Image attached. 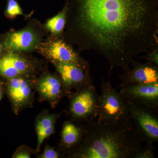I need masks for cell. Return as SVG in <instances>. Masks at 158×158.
Masks as SVG:
<instances>
[{
	"label": "cell",
	"mask_w": 158,
	"mask_h": 158,
	"mask_svg": "<svg viewBox=\"0 0 158 158\" xmlns=\"http://www.w3.org/2000/svg\"><path fill=\"white\" fill-rule=\"evenodd\" d=\"M63 37L79 54L93 50L107 60L110 76L158 44V0H65Z\"/></svg>",
	"instance_id": "obj_1"
},
{
	"label": "cell",
	"mask_w": 158,
	"mask_h": 158,
	"mask_svg": "<svg viewBox=\"0 0 158 158\" xmlns=\"http://www.w3.org/2000/svg\"><path fill=\"white\" fill-rule=\"evenodd\" d=\"M82 124L83 140L64 157L133 158L144 142L130 116L119 122L94 119Z\"/></svg>",
	"instance_id": "obj_2"
},
{
	"label": "cell",
	"mask_w": 158,
	"mask_h": 158,
	"mask_svg": "<svg viewBox=\"0 0 158 158\" xmlns=\"http://www.w3.org/2000/svg\"><path fill=\"white\" fill-rule=\"evenodd\" d=\"M49 34L39 20L30 19L23 28L11 29L1 34L0 43L4 50L14 51L31 54Z\"/></svg>",
	"instance_id": "obj_3"
},
{
	"label": "cell",
	"mask_w": 158,
	"mask_h": 158,
	"mask_svg": "<svg viewBox=\"0 0 158 158\" xmlns=\"http://www.w3.org/2000/svg\"><path fill=\"white\" fill-rule=\"evenodd\" d=\"M48 62L31 54L4 50L0 55V77L7 80L21 76H37L47 66Z\"/></svg>",
	"instance_id": "obj_4"
},
{
	"label": "cell",
	"mask_w": 158,
	"mask_h": 158,
	"mask_svg": "<svg viewBox=\"0 0 158 158\" xmlns=\"http://www.w3.org/2000/svg\"><path fill=\"white\" fill-rule=\"evenodd\" d=\"M66 97L69 100L66 115L72 121L82 124L97 119L100 95L93 84L71 92Z\"/></svg>",
	"instance_id": "obj_5"
},
{
	"label": "cell",
	"mask_w": 158,
	"mask_h": 158,
	"mask_svg": "<svg viewBox=\"0 0 158 158\" xmlns=\"http://www.w3.org/2000/svg\"><path fill=\"white\" fill-rule=\"evenodd\" d=\"M36 52L47 62H63L77 65L90 73L89 62L81 56L73 46L68 43L63 37L49 34L40 44Z\"/></svg>",
	"instance_id": "obj_6"
},
{
	"label": "cell",
	"mask_w": 158,
	"mask_h": 158,
	"mask_svg": "<svg viewBox=\"0 0 158 158\" xmlns=\"http://www.w3.org/2000/svg\"><path fill=\"white\" fill-rule=\"evenodd\" d=\"M109 81L102 79L101 94L99 101L98 114L96 120L99 122H119L130 117L124 98Z\"/></svg>",
	"instance_id": "obj_7"
},
{
	"label": "cell",
	"mask_w": 158,
	"mask_h": 158,
	"mask_svg": "<svg viewBox=\"0 0 158 158\" xmlns=\"http://www.w3.org/2000/svg\"><path fill=\"white\" fill-rule=\"evenodd\" d=\"M37 76H21L5 80L6 94L15 115H19L24 110L33 108Z\"/></svg>",
	"instance_id": "obj_8"
},
{
	"label": "cell",
	"mask_w": 158,
	"mask_h": 158,
	"mask_svg": "<svg viewBox=\"0 0 158 158\" xmlns=\"http://www.w3.org/2000/svg\"><path fill=\"white\" fill-rule=\"evenodd\" d=\"M124 99L130 117L144 142L157 143L158 109L148 107L129 100Z\"/></svg>",
	"instance_id": "obj_9"
},
{
	"label": "cell",
	"mask_w": 158,
	"mask_h": 158,
	"mask_svg": "<svg viewBox=\"0 0 158 158\" xmlns=\"http://www.w3.org/2000/svg\"><path fill=\"white\" fill-rule=\"evenodd\" d=\"M35 82V89L40 101L47 102L52 109H55L66 94L63 88L61 77L57 72L52 73L48 65L38 75Z\"/></svg>",
	"instance_id": "obj_10"
},
{
	"label": "cell",
	"mask_w": 158,
	"mask_h": 158,
	"mask_svg": "<svg viewBox=\"0 0 158 158\" xmlns=\"http://www.w3.org/2000/svg\"><path fill=\"white\" fill-rule=\"evenodd\" d=\"M52 64L62 79L66 96L73 89L78 90L93 84L90 73L77 65L58 62Z\"/></svg>",
	"instance_id": "obj_11"
},
{
	"label": "cell",
	"mask_w": 158,
	"mask_h": 158,
	"mask_svg": "<svg viewBox=\"0 0 158 158\" xmlns=\"http://www.w3.org/2000/svg\"><path fill=\"white\" fill-rule=\"evenodd\" d=\"M132 69H125L118 76L119 88L134 84H152L158 82V65L149 62L141 63L135 59L131 62Z\"/></svg>",
	"instance_id": "obj_12"
},
{
	"label": "cell",
	"mask_w": 158,
	"mask_h": 158,
	"mask_svg": "<svg viewBox=\"0 0 158 158\" xmlns=\"http://www.w3.org/2000/svg\"><path fill=\"white\" fill-rule=\"evenodd\" d=\"M119 93L125 99L154 109L158 108V82L134 84L121 88Z\"/></svg>",
	"instance_id": "obj_13"
},
{
	"label": "cell",
	"mask_w": 158,
	"mask_h": 158,
	"mask_svg": "<svg viewBox=\"0 0 158 158\" xmlns=\"http://www.w3.org/2000/svg\"><path fill=\"white\" fill-rule=\"evenodd\" d=\"M85 135L83 124H77L69 120L63 123L58 149L65 156L81 142Z\"/></svg>",
	"instance_id": "obj_14"
},
{
	"label": "cell",
	"mask_w": 158,
	"mask_h": 158,
	"mask_svg": "<svg viewBox=\"0 0 158 158\" xmlns=\"http://www.w3.org/2000/svg\"><path fill=\"white\" fill-rule=\"evenodd\" d=\"M62 113H51L48 110H44L36 116L35 127L37 136V153L40 151L44 140L55 133L56 123Z\"/></svg>",
	"instance_id": "obj_15"
},
{
	"label": "cell",
	"mask_w": 158,
	"mask_h": 158,
	"mask_svg": "<svg viewBox=\"0 0 158 158\" xmlns=\"http://www.w3.org/2000/svg\"><path fill=\"white\" fill-rule=\"evenodd\" d=\"M67 8L65 4L62 10L44 24V28L49 34L59 37H63L66 24Z\"/></svg>",
	"instance_id": "obj_16"
},
{
	"label": "cell",
	"mask_w": 158,
	"mask_h": 158,
	"mask_svg": "<svg viewBox=\"0 0 158 158\" xmlns=\"http://www.w3.org/2000/svg\"><path fill=\"white\" fill-rule=\"evenodd\" d=\"M33 13L32 12L29 15L24 14L16 0H7V6L4 15L9 19H14L18 15H23L26 19H29Z\"/></svg>",
	"instance_id": "obj_17"
},
{
	"label": "cell",
	"mask_w": 158,
	"mask_h": 158,
	"mask_svg": "<svg viewBox=\"0 0 158 158\" xmlns=\"http://www.w3.org/2000/svg\"><path fill=\"white\" fill-rule=\"evenodd\" d=\"M144 147H141L134 154L133 158H155V148L152 143H146Z\"/></svg>",
	"instance_id": "obj_18"
},
{
	"label": "cell",
	"mask_w": 158,
	"mask_h": 158,
	"mask_svg": "<svg viewBox=\"0 0 158 158\" xmlns=\"http://www.w3.org/2000/svg\"><path fill=\"white\" fill-rule=\"evenodd\" d=\"M37 153L36 150L29 146L23 144L18 148L12 154L11 158H30Z\"/></svg>",
	"instance_id": "obj_19"
},
{
	"label": "cell",
	"mask_w": 158,
	"mask_h": 158,
	"mask_svg": "<svg viewBox=\"0 0 158 158\" xmlns=\"http://www.w3.org/2000/svg\"><path fill=\"white\" fill-rule=\"evenodd\" d=\"M142 56L136 58L145 59L147 62L158 65V44L150 48Z\"/></svg>",
	"instance_id": "obj_20"
},
{
	"label": "cell",
	"mask_w": 158,
	"mask_h": 158,
	"mask_svg": "<svg viewBox=\"0 0 158 158\" xmlns=\"http://www.w3.org/2000/svg\"><path fill=\"white\" fill-rule=\"evenodd\" d=\"M62 156L59 150H56L55 148L52 147L48 144H46L43 153L38 154V158H59Z\"/></svg>",
	"instance_id": "obj_21"
},
{
	"label": "cell",
	"mask_w": 158,
	"mask_h": 158,
	"mask_svg": "<svg viewBox=\"0 0 158 158\" xmlns=\"http://www.w3.org/2000/svg\"><path fill=\"white\" fill-rule=\"evenodd\" d=\"M6 83L4 79L0 77V102L6 94Z\"/></svg>",
	"instance_id": "obj_22"
},
{
	"label": "cell",
	"mask_w": 158,
	"mask_h": 158,
	"mask_svg": "<svg viewBox=\"0 0 158 158\" xmlns=\"http://www.w3.org/2000/svg\"><path fill=\"white\" fill-rule=\"evenodd\" d=\"M4 48H3L2 45V44H1V43H0V55L3 52H4Z\"/></svg>",
	"instance_id": "obj_23"
}]
</instances>
